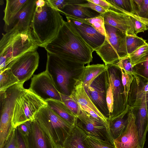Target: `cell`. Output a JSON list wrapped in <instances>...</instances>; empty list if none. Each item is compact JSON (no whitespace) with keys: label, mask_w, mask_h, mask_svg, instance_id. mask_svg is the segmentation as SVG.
Returning a JSON list of instances; mask_svg holds the SVG:
<instances>
[{"label":"cell","mask_w":148,"mask_h":148,"mask_svg":"<svg viewBox=\"0 0 148 148\" xmlns=\"http://www.w3.org/2000/svg\"><path fill=\"white\" fill-rule=\"evenodd\" d=\"M19 82L18 78L9 68L0 71V91L7 88Z\"/></svg>","instance_id":"cell-28"},{"label":"cell","mask_w":148,"mask_h":148,"mask_svg":"<svg viewBox=\"0 0 148 148\" xmlns=\"http://www.w3.org/2000/svg\"><path fill=\"white\" fill-rule=\"evenodd\" d=\"M145 106L148 115V91L146 92V95Z\"/></svg>","instance_id":"cell-45"},{"label":"cell","mask_w":148,"mask_h":148,"mask_svg":"<svg viewBox=\"0 0 148 148\" xmlns=\"http://www.w3.org/2000/svg\"><path fill=\"white\" fill-rule=\"evenodd\" d=\"M105 41L95 51L106 65L113 64L128 56L125 49L126 34L118 29L104 23Z\"/></svg>","instance_id":"cell-7"},{"label":"cell","mask_w":148,"mask_h":148,"mask_svg":"<svg viewBox=\"0 0 148 148\" xmlns=\"http://www.w3.org/2000/svg\"><path fill=\"white\" fill-rule=\"evenodd\" d=\"M73 18L91 25L99 33L103 35L106 36L104 23L103 18L101 16L99 15L95 18L84 19Z\"/></svg>","instance_id":"cell-32"},{"label":"cell","mask_w":148,"mask_h":148,"mask_svg":"<svg viewBox=\"0 0 148 148\" xmlns=\"http://www.w3.org/2000/svg\"><path fill=\"white\" fill-rule=\"evenodd\" d=\"M48 106L56 114L73 126L76 123L77 116L62 101L50 99L46 101Z\"/></svg>","instance_id":"cell-23"},{"label":"cell","mask_w":148,"mask_h":148,"mask_svg":"<svg viewBox=\"0 0 148 148\" xmlns=\"http://www.w3.org/2000/svg\"><path fill=\"white\" fill-rule=\"evenodd\" d=\"M114 64L133 76L136 75L134 66L128 56L122 58Z\"/></svg>","instance_id":"cell-38"},{"label":"cell","mask_w":148,"mask_h":148,"mask_svg":"<svg viewBox=\"0 0 148 148\" xmlns=\"http://www.w3.org/2000/svg\"><path fill=\"white\" fill-rule=\"evenodd\" d=\"M37 0H27L19 12L7 25H4L5 33L23 32L28 31L36 7Z\"/></svg>","instance_id":"cell-14"},{"label":"cell","mask_w":148,"mask_h":148,"mask_svg":"<svg viewBox=\"0 0 148 148\" xmlns=\"http://www.w3.org/2000/svg\"><path fill=\"white\" fill-rule=\"evenodd\" d=\"M148 91V81L136 75L131 85L127 97V104L131 107L145 104L146 92Z\"/></svg>","instance_id":"cell-18"},{"label":"cell","mask_w":148,"mask_h":148,"mask_svg":"<svg viewBox=\"0 0 148 148\" xmlns=\"http://www.w3.org/2000/svg\"><path fill=\"white\" fill-rule=\"evenodd\" d=\"M32 121H27L17 127L19 132L25 138L29 135L31 132Z\"/></svg>","instance_id":"cell-42"},{"label":"cell","mask_w":148,"mask_h":148,"mask_svg":"<svg viewBox=\"0 0 148 148\" xmlns=\"http://www.w3.org/2000/svg\"><path fill=\"white\" fill-rule=\"evenodd\" d=\"M25 139L27 148H53L50 139L35 119L32 121L31 132Z\"/></svg>","instance_id":"cell-19"},{"label":"cell","mask_w":148,"mask_h":148,"mask_svg":"<svg viewBox=\"0 0 148 148\" xmlns=\"http://www.w3.org/2000/svg\"><path fill=\"white\" fill-rule=\"evenodd\" d=\"M135 120L131 107L125 127L119 136L114 140V145L116 148H140Z\"/></svg>","instance_id":"cell-16"},{"label":"cell","mask_w":148,"mask_h":148,"mask_svg":"<svg viewBox=\"0 0 148 148\" xmlns=\"http://www.w3.org/2000/svg\"><path fill=\"white\" fill-rule=\"evenodd\" d=\"M38 47L29 30L3 34L0 41V70L6 69L15 59L28 51L37 50Z\"/></svg>","instance_id":"cell-4"},{"label":"cell","mask_w":148,"mask_h":148,"mask_svg":"<svg viewBox=\"0 0 148 148\" xmlns=\"http://www.w3.org/2000/svg\"><path fill=\"white\" fill-rule=\"evenodd\" d=\"M47 105L46 101L29 89H25L15 101L12 120L13 127L27 121H33L36 113Z\"/></svg>","instance_id":"cell-8"},{"label":"cell","mask_w":148,"mask_h":148,"mask_svg":"<svg viewBox=\"0 0 148 148\" xmlns=\"http://www.w3.org/2000/svg\"><path fill=\"white\" fill-rule=\"evenodd\" d=\"M131 108V107L128 105L123 112L109 120V132L113 141L119 136L125 127Z\"/></svg>","instance_id":"cell-25"},{"label":"cell","mask_w":148,"mask_h":148,"mask_svg":"<svg viewBox=\"0 0 148 148\" xmlns=\"http://www.w3.org/2000/svg\"><path fill=\"white\" fill-rule=\"evenodd\" d=\"M132 107L135 118L139 145L140 148H143L148 129V115L145 104Z\"/></svg>","instance_id":"cell-21"},{"label":"cell","mask_w":148,"mask_h":148,"mask_svg":"<svg viewBox=\"0 0 148 148\" xmlns=\"http://www.w3.org/2000/svg\"><path fill=\"white\" fill-rule=\"evenodd\" d=\"M106 66L114 98L113 110L109 120L119 115L125 109L128 105L127 97L122 83L121 69L115 64Z\"/></svg>","instance_id":"cell-9"},{"label":"cell","mask_w":148,"mask_h":148,"mask_svg":"<svg viewBox=\"0 0 148 148\" xmlns=\"http://www.w3.org/2000/svg\"><path fill=\"white\" fill-rule=\"evenodd\" d=\"M146 43L145 40L137 35L126 34L125 45L127 55L128 56Z\"/></svg>","instance_id":"cell-30"},{"label":"cell","mask_w":148,"mask_h":148,"mask_svg":"<svg viewBox=\"0 0 148 148\" xmlns=\"http://www.w3.org/2000/svg\"><path fill=\"white\" fill-rule=\"evenodd\" d=\"M106 101L110 114L109 119L110 118L113 112L114 105V98L112 92L111 84L109 81V86L107 90L106 94Z\"/></svg>","instance_id":"cell-41"},{"label":"cell","mask_w":148,"mask_h":148,"mask_svg":"<svg viewBox=\"0 0 148 148\" xmlns=\"http://www.w3.org/2000/svg\"><path fill=\"white\" fill-rule=\"evenodd\" d=\"M27 0H6L3 12V20L4 25H7L10 21L20 12Z\"/></svg>","instance_id":"cell-27"},{"label":"cell","mask_w":148,"mask_h":148,"mask_svg":"<svg viewBox=\"0 0 148 148\" xmlns=\"http://www.w3.org/2000/svg\"><path fill=\"white\" fill-rule=\"evenodd\" d=\"M136 75L148 81V51L147 54L134 66Z\"/></svg>","instance_id":"cell-34"},{"label":"cell","mask_w":148,"mask_h":148,"mask_svg":"<svg viewBox=\"0 0 148 148\" xmlns=\"http://www.w3.org/2000/svg\"><path fill=\"white\" fill-rule=\"evenodd\" d=\"M70 96L81 107L88 106L92 109L102 120L109 126V119L104 116L92 103L87 94L83 83L77 80L74 86Z\"/></svg>","instance_id":"cell-20"},{"label":"cell","mask_w":148,"mask_h":148,"mask_svg":"<svg viewBox=\"0 0 148 148\" xmlns=\"http://www.w3.org/2000/svg\"><path fill=\"white\" fill-rule=\"evenodd\" d=\"M3 148H27L25 139L19 132L17 127L14 128Z\"/></svg>","instance_id":"cell-29"},{"label":"cell","mask_w":148,"mask_h":148,"mask_svg":"<svg viewBox=\"0 0 148 148\" xmlns=\"http://www.w3.org/2000/svg\"><path fill=\"white\" fill-rule=\"evenodd\" d=\"M64 21L60 13L48 0H37L29 29L37 45L45 48L57 36Z\"/></svg>","instance_id":"cell-2"},{"label":"cell","mask_w":148,"mask_h":148,"mask_svg":"<svg viewBox=\"0 0 148 148\" xmlns=\"http://www.w3.org/2000/svg\"><path fill=\"white\" fill-rule=\"evenodd\" d=\"M120 69L122 74V83L125 93L128 97L130 86L133 79V76L123 69Z\"/></svg>","instance_id":"cell-40"},{"label":"cell","mask_w":148,"mask_h":148,"mask_svg":"<svg viewBox=\"0 0 148 148\" xmlns=\"http://www.w3.org/2000/svg\"><path fill=\"white\" fill-rule=\"evenodd\" d=\"M99 15L103 17L104 23L118 29L126 34L136 35L134 33L130 15L111 10Z\"/></svg>","instance_id":"cell-17"},{"label":"cell","mask_w":148,"mask_h":148,"mask_svg":"<svg viewBox=\"0 0 148 148\" xmlns=\"http://www.w3.org/2000/svg\"><path fill=\"white\" fill-rule=\"evenodd\" d=\"M29 89L45 101L50 99L62 101L60 93L56 88L51 76L45 71L33 75Z\"/></svg>","instance_id":"cell-13"},{"label":"cell","mask_w":148,"mask_h":148,"mask_svg":"<svg viewBox=\"0 0 148 148\" xmlns=\"http://www.w3.org/2000/svg\"><path fill=\"white\" fill-rule=\"evenodd\" d=\"M47 55L45 71L60 94L70 95L75 84L85 68L84 64L48 53Z\"/></svg>","instance_id":"cell-3"},{"label":"cell","mask_w":148,"mask_h":148,"mask_svg":"<svg viewBox=\"0 0 148 148\" xmlns=\"http://www.w3.org/2000/svg\"><path fill=\"white\" fill-rule=\"evenodd\" d=\"M147 30H148V22L146 23Z\"/></svg>","instance_id":"cell-46"},{"label":"cell","mask_w":148,"mask_h":148,"mask_svg":"<svg viewBox=\"0 0 148 148\" xmlns=\"http://www.w3.org/2000/svg\"><path fill=\"white\" fill-rule=\"evenodd\" d=\"M148 51V43H147L128 56L134 66L147 54Z\"/></svg>","instance_id":"cell-36"},{"label":"cell","mask_w":148,"mask_h":148,"mask_svg":"<svg viewBox=\"0 0 148 148\" xmlns=\"http://www.w3.org/2000/svg\"><path fill=\"white\" fill-rule=\"evenodd\" d=\"M87 136L76 123L65 140L63 148H89L85 142Z\"/></svg>","instance_id":"cell-24"},{"label":"cell","mask_w":148,"mask_h":148,"mask_svg":"<svg viewBox=\"0 0 148 148\" xmlns=\"http://www.w3.org/2000/svg\"><path fill=\"white\" fill-rule=\"evenodd\" d=\"M85 142L89 148H116L109 142L92 136L88 135Z\"/></svg>","instance_id":"cell-33"},{"label":"cell","mask_w":148,"mask_h":148,"mask_svg":"<svg viewBox=\"0 0 148 148\" xmlns=\"http://www.w3.org/2000/svg\"><path fill=\"white\" fill-rule=\"evenodd\" d=\"M111 5L120 8L128 13L134 15L132 0H106Z\"/></svg>","instance_id":"cell-35"},{"label":"cell","mask_w":148,"mask_h":148,"mask_svg":"<svg viewBox=\"0 0 148 148\" xmlns=\"http://www.w3.org/2000/svg\"><path fill=\"white\" fill-rule=\"evenodd\" d=\"M34 119L50 139L53 148H63L73 126L55 112L48 105L36 114Z\"/></svg>","instance_id":"cell-5"},{"label":"cell","mask_w":148,"mask_h":148,"mask_svg":"<svg viewBox=\"0 0 148 148\" xmlns=\"http://www.w3.org/2000/svg\"><path fill=\"white\" fill-rule=\"evenodd\" d=\"M108 86V75L106 70L98 76L85 90L99 111L109 119L110 114L106 101Z\"/></svg>","instance_id":"cell-11"},{"label":"cell","mask_w":148,"mask_h":148,"mask_svg":"<svg viewBox=\"0 0 148 148\" xmlns=\"http://www.w3.org/2000/svg\"><path fill=\"white\" fill-rule=\"evenodd\" d=\"M87 2L86 3L79 4L80 6L84 7L90 8L99 13L100 14H102L106 11L101 7L93 3L88 0H86Z\"/></svg>","instance_id":"cell-43"},{"label":"cell","mask_w":148,"mask_h":148,"mask_svg":"<svg viewBox=\"0 0 148 148\" xmlns=\"http://www.w3.org/2000/svg\"><path fill=\"white\" fill-rule=\"evenodd\" d=\"M24 83H18L5 91H0V148L3 147L14 129L12 120L15 102L25 89Z\"/></svg>","instance_id":"cell-6"},{"label":"cell","mask_w":148,"mask_h":148,"mask_svg":"<svg viewBox=\"0 0 148 148\" xmlns=\"http://www.w3.org/2000/svg\"><path fill=\"white\" fill-rule=\"evenodd\" d=\"M134 15L147 23L148 22V0H132Z\"/></svg>","instance_id":"cell-31"},{"label":"cell","mask_w":148,"mask_h":148,"mask_svg":"<svg viewBox=\"0 0 148 148\" xmlns=\"http://www.w3.org/2000/svg\"><path fill=\"white\" fill-rule=\"evenodd\" d=\"M62 101L77 116L80 109V106L77 102L70 95L60 94Z\"/></svg>","instance_id":"cell-37"},{"label":"cell","mask_w":148,"mask_h":148,"mask_svg":"<svg viewBox=\"0 0 148 148\" xmlns=\"http://www.w3.org/2000/svg\"></svg>","instance_id":"cell-47"},{"label":"cell","mask_w":148,"mask_h":148,"mask_svg":"<svg viewBox=\"0 0 148 148\" xmlns=\"http://www.w3.org/2000/svg\"><path fill=\"white\" fill-rule=\"evenodd\" d=\"M134 31L136 35L147 30L146 23L139 18L131 16Z\"/></svg>","instance_id":"cell-39"},{"label":"cell","mask_w":148,"mask_h":148,"mask_svg":"<svg viewBox=\"0 0 148 148\" xmlns=\"http://www.w3.org/2000/svg\"><path fill=\"white\" fill-rule=\"evenodd\" d=\"M106 69V66L103 64L89 65L85 66L79 79L83 83L85 90L87 89L93 81Z\"/></svg>","instance_id":"cell-26"},{"label":"cell","mask_w":148,"mask_h":148,"mask_svg":"<svg viewBox=\"0 0 148 148\" xmlns=\"http://www.w3.org/2000/svg\"><path fill=\"white\" fill-rule=\"evenodd\" d=\"M105 9L106 11L109 10L110 5L106 0H88Z\"/></svg>","instance_id":"cell-44"},{"label":"cell","mask_w":148,"mask_h":148,"mask_svg":"<svg viewBox=\"0 0 148 148\" xmlns=\"http://www.w3.org/2000/svg\"><path fill=\"white\" fill-rule=\"evenodd\" d=\"M77 117L76 124L87 135L109 141L114 145L109 126L104 122L93 117L80 107Z\"/></svg>","instance_id":"cell-12"},{"label":"cell","mask_w":148,"mask_h":148,"mask_svg":"<svg viewBox=\"0 0 148 148\" xmlns=\"http://www.w3.org/2000/svg\"><path fill=\"white\" fill-rule=\"evenodd\" d=\"M45 49L47 53L87 65L92 61L94 51L64 21L57 36Z\"/></svg>","instance_id":"cell-1"},{"label":"cell","mask_w":148,"mask_h":148,"mask_svg":"<svg viewBox=\"0 0 148 148\" xmlns=\"http://www.w3.org/2000/svg\"><path fill=\"white\" fill-rule=\"evenodd\" d=\"M66 17L67 21L94 51L103 44L105 40V36L99 33L91 25L73 18L68 16Z\"/></svg>","instance_id":"cell-15"},{"label":"cell","mask_w":148,"mask_h":148,"mask_svg":"<svg viewBox=\"0 0 148 148\" xmlns=\"http://www.w3.org/2000/svg\"><path fill=\"white\" fill-rule=\"evenodd\" d=\"M58 11L66 17L84 19L95 18L100 14L90 8L82 7L79 4L66 5Z\"/></svg>","instance_id":"cell-22"},{"label":"cell","mask_w":148,"mask_h":148,"mask_svg":"<svg viewBox=\"0 0 148 148\" xmlns=\"http://www.w3.org/2000/svg\"><path fill=\"white\" fill-rule=\"evenodd\" d=\"M39 56L37 50L28 51L10 62L9 68L18 78V83H24L32 76L38 66Z\"/></svg>","instance_id":"cell-10"}]
</instances>
